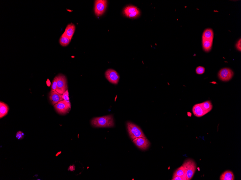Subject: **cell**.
Segmentation results:
<instances>
[{
    "label": "cell",
    "mask_w": 241,
    "mask_h": 180,
    "mask_svg": "<svg viewBox=\"0 0 241 180\" xmlns=\"http://www.w3.org/2000/svg\"><path fill=\"white\" fill-rule=\"evenodd\" d=\"M71 40L67 36L63 34L60 38L59 42L62 46H66L69 44Z\"/></svg>",
    "instance_id": "19"
},
{
    "label": "cell",
    "mask_w": 241,
    "mask_h": 180,
    "mask_svg": "<svg viewBox=\"0 0 241 180\" xmlns=\"http://www.w3.org/2000/svg\"><path fill=\"white\" fill-rule=\"evenodd\" d=\"M57 87L56 91L61 94H63L68 90L66 78L64 75L60 74L58 76Z\"/></svg>",
    "instance_id": "4"
},
{
    "label": "cell",
    "mask_w": 241,
    "mask_h": 180,
    "mask_svg": "<svg viewBox=\"0 0 241 180\" xmlns=\"http://www.w3.org/2000/svg\"><path fill=\"white\" fill-rule=\"evenodd\" d=\"M220 180H234L235 176L233 172L230 171H226L221 175Z\"/></svg>",
    "instance_id": "13"
},
{
    "label": "cell",
    "mask_w": 241,
    "mask_h": 180,
    "mask_svg": "<svg viewBox=\"0 0 241 180\" xmlns=\"http://www.w3.org/2000/svg\"><path fill=\"white\" fill-rule=\"evenodd\" d=\"M9 107L7 104L1 101L0 103V118H1L7 114Z\"/></svg>",
    "instance_id": "15"
},
{
    "label": "cell",
    "mask_w": 241,
    "mask_h": 180,
    "mask_svg": "<svg viewBox=\"0 0 241 180\" xmlns=\"http://www.w3.org/2000/svg\"><path fill=\"white\" fill-rule=\"evenodd\" d=\"M182 166L185 170L187 180H191L196 171V163L193 160L188 159L184 161Z\"/></svg>",
    "instance_id": "3"
},
{
    "label": "cell",
    "mask_w": 241,
    "mask_h": 180,
    "mask_svg": "<svg viewBox=\"0 0 241 180\" xmlns=\"http://www.w3.org/2000/svg\"><path fill=\"white\" fill-rule=\"evenodd\" d=\"M91 123L95 127H112L115 126L112 115L95 118L92 120Z\"/></svg>",
    "instance_id": "1"
},
{
    "label": "cell",
    "mask_w": 241,
    "mask_h": 180,
    "mask_svg": "<svg viewBox=\"0 0 241 180\" xmlns=\"http://www.w3.org/2000/svg\"><path fill=\"white\" fill-rule=\"evenodd\" d=\"M47 85L49 87L51 85V82H50L49 80L48 79L47 81Z\"/></svg>",
    "instance_id": "28"
},
{
    "label": "cell",
    "mask_w": 241,
    "mask_h": 180,
    "mask_svg": "<svg viewBox=\"0 0 241 180\" xmlns=\"http://www.w3.org/2000/svg\"><path fill=\"white\" fill-rule=\"evenodd\" d=\"M105 77L112 84H118L120 79V76L118 72L114 70L109 69L105 73Z\"/></svg>",
    "instance_id": "8"
},
{
    "label": "cell",
    "mask_w": 241,
    "mask_h": 180,
    "mask_svg": "<svg viewBox=\"0 0 241 180\" xmlns=\"http://www.w3.org/2000/svg\"><path fill=\"white\" fill-rule=\"evenodd\" d=\"M234 72L232 69L229 68H222L219 71L218 76L221 80L228 81L233 77Z\"/></svg>",
    "instance_id": "7"
},
{
    "label": "cell",
    "mask_w": 241,
    "mask_h": 180,
    "mask_svg": "<svg viewBox=\"0 0 241 180\" xmlns=\"http://www.w3.org/2000/svg\"><path fill=\"white\" fill-rule=\"evenodd\" d=\"M172 180H187V177L183 176H173Z\"/></svg>",
    "instance_id": "26"
},
{
    "label": "cell",
    "mask_w": 241,
    "mask_h": 180,
    "mask_svg": "<svg viewBox=\"0 0 241 180\" xmlns=\"http://www.w3.org/2000/svg\"><path fill=\"white\" fill-rule=\"evenodd\" d=\"M133 141L137 147L143 150L148 149L150 145V142L147 138H137L133 140Z\"/></svg>",
    "instance_id": "9"
},
{
    "label": "cell",
    "mask_w": 241,
    "mask_h": 180,
    "mask_svg": "<svg viewBox=\"0 0 241 180\" xmlns=\"http://www.w3.org/2000/svg\"><path fill=\"white\" fill-rule=\"evenodd\" d=\"M214 12H218L217 11H214Z\"/></svg>",
    "instance_id": "29"
},
{
    "label": "cell",
    "mask_w": 241,
    "mask_h": 180,
    "mask_svg": "<svg viewBox=\"0 0 241 180\" xmlns=\"http://www.w3.org/2000/svg\"><path fill=\"white\" fill-rule=\"evenodd\" d=\"M192 112L195 116L197 117H201L207 114L202 107L201 104H195L192 108Z\"/></svg>",
    "instance_id": "11"
},
{
    "label": "cell",
    "mask_w": 241,
    "mask_h": 180,
    "mask_svg": "<svg viewBox=\"0 0 241 180\" xmlns=\"http://www.w3.org/2000/svg\"><path fill=\"white\" fill-rule=\"evenodd\" d=\"M201 104L207 113L210 112L213 107L211 102L210 101H205V102L201 103Z\"/></svg>",
    "instance_id": "17"
},
{
    "label": "cell",
    "mask_w": 241,
    "mask_h": 180,
    "mask_svg": "<svg viewBox=\"0 0 241 180\" xmlns=\"http://www.w3.org/2000/svg\"><path fill=\"white\" fill-rule=\"evenodd\" d=\"M127 128L129 135L132 140L137 138H147L142 129L136 124L129 121L127 123Z\"/></svg>",
    "instance_id": "2"
},
{
    "label": "cell",
    "mask_w": 241,
    "mask_h": 180,
    "mask_svg": "<svg viewBox=\"0 0 241 180\" xmlns=\"http://www.w3.org/2000/svg\"><path fill=\"white\" fill-rule=\"evenodd\" d=\"M63 99L64 100L66 101L67 102H68L69 103V104H71V103H70V102L69 94L68 90L66 91L63 94Z\"/></svg>",
    "instance_id": "24"
},
{
    "label": "cell",
    "mask_w": 241,
    "mask_h": 180,
    "mask_svg": "<svg viewBox=\"0 0 241 180\" xmlns=\"http://www.w3.org/2000/svg\"><path fill=\"white\" fill-rule=\"evenodd\" d=\"M49 98L53 105L57 104L60 101L64 100L63 94H60L56 91H50Z\"/></svg>",
    "instance_id": "10"
},
{
    "label": "cell",
    "mask_w": 241,
    "mask_h": 180,
    "mask_svg": "<svg viewBox=\"0 0 241 180\" xmlns=\"http://www.w3.org/2000/svg\"><path fill=\"white\" fill-rule=\"evenodd\" d=\"M138 9V8L136 7L133 6L127 7L124 9V13L125 16L128 17L129 15L131 14L132 13L134 12Z\"/></svg>",
    "instance_id": "20"
},
{
    "label": "cell",
    "mask_w": 241,
    "mask_h": 180,
    "mask_svg": "<svg viewBox=\"0 0 241 180\" xmlns=\"http://www.w3.org/2000/svg\"><path fill=\"white\" fill-rule=\"evenodd\" d=\"M140 12L138 9L129 15L128 17L130 18H135L140 15Z\"/></svg>",
    "instance_id": "23"
},
{
    "label": "cell",
    "mask_w": 241,
    "mask_h": 180,
    "mask_svg": "<svg viewBox=\"0 0 241 180\" xmlns=\"http://www.w3.org/2000/svg\"><path fill=\"white\" fill-rule=\"evenodd\" d=\"M107 1L105 0H98L95 1V13L97 16L102 15L104 13L107 7Z\"/></svg>",
    "instance_id": "6"
},
{
    "label": "cell",
    "mask_w": 241,
    "mask_h": 180,
    "mask_svg": "<svg viewBox=\"0 0 241 180\" xmlns=\"http://www.w3.org/2000/svg\"><path fill=\"white\" fill-rule=\"evenodd\" d=\"M58 80V76L55 77L51 84V91H56L57 87Z\"/></svg>",
    "instance_id": "21"
},
{
    "label": "cell",
    "mask_w": 241,
    "mask_h": 180,
    "mask_svg": "<svg viewBox=\"0 0 241 180\" xmlns=\"http://www.w3.org/2000/svg\"><path fill=\"white\" fill-rule=\"evenodd\" d=\"M185 176L187 177L185 170L183 166L178 168L174 172L173 176Z\"/></svg>",
    "instance_id": "18"
},
{
    "label": "cell",
    "mask_w": 241,
    "mask_h": 180,
    "mask_svg": "<svg viewBox=\"0 0 241 180\" xmlns=\"http://www.w3.org/2000/svg\"><path fill=\"white\" fill-rule=\"evenodd\" d=\"M205 72V68L202 66H199L196 69V72L198 74H203Z\"/></svg>",
    "instance_id": "22"
},
{
    "label": "cell",
    "mask_w": 241,
    "mask_h": 180,
    "mask_svg": "<svg viewBox=\"0 0 241 180\" xmlns=\"http://www.w3.org/2000/svg\"><path fill=\"white\" fill-rule=\"evenodd\" d=\"M236 47L237 50L241 51V39H240L237 43L236 45Z\"/></svg>",
    "instance_id": "27"
},
{
    "label": "cell",
    "mask_w": 241,
    "mask_h": 180,
    "mask_svg": "<svg viewBox=\"0 0 241 180\" xmlns=\"http://www.w3.org/2000/svg\"><path fill=\"white\" fill-rule=\"evenodd\" d=\"M75 29H76V27L74 24H69L66 26L63 34L71 40L74 34Z\"/></svg>",
    "instance_id": "12"
},
{
    "label": "cell",
    "mask_w": 241,
    "mask_h": 180,
    "mask_svg": "<svg viewBox=\"0 0 241 180\" xmlns=\"http://www.w3.org/2000/svg\"><path fill=\"white\" fill-rule=\"evenodd\" d=\"M24 133L20 131L16 133V137L18 140H22L24 138Z\"/></svg>",
    "instance_id": "25"
},
{
    "label": "cell",
    "mask_w": 241,
    "mask_h": 180,
    "mask_svg": "<svg viewBox=\"0 0 241 180\" xmlns=\"http://www.w3.org/2000/svg\"><path fill=\"white\" fill-rule=\"evenodd\" d=\"M213 40L202 39V46L203 49L206 52H208L212 49Z\"/></svg>",
    "instance_id": "14"
},
{
    "label": "cell",
    "mask_w": 241,
    "mask_h": 180,
    "mask_svg": "<svg viewBox=\"0 0 241 180\" xmlns=\"http://www.w3.org/2000/svg\"><path fill=\"white\" fill-rule=\"evenodd\" d=\"M213 32L210 29H207L204 31L202 34V39L213 40Z\"/></svg>",
    "instance_id": "16"
},
{
    "label": "cell",
    "mask_w": 241,
    "mask_h": 180,
    "mask_svg": "<svg viewBox=\"0 0 241 180\" xmlns=\"http://www.w3.org/2000/svg\"><path fill=\"white\" fill-rule=\"evenodd\" d=\"M54 107L57 112L59 114H64L69 112L71 108V104L63 100L54 105Z\"/></svg>",
    "instance_id": "5"
}]
</instances>
